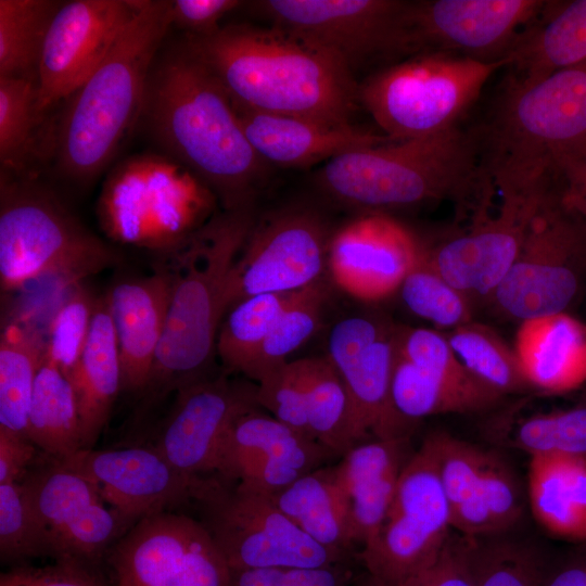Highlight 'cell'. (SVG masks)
<instances>
[{
  "label": "cell",
  "mask_w": 586,
  "mask_h": 586,
  "mask_svg": "<svg viewBox=\"0 0 586 586\" xmlns=\"http://www.w3.org/2000/svg\"><path fill=\"white\" fill-rule=\"evenodd\" d=\"M391 394L396 410L413 422L435 415L483 411L502 398L493 391H471L445 382L418 368L396 349Z\"/></svg>",
  "instance_id": "d590c367"
},
{
  "label": "cell",
  "mask_w": 586,
  "mask_h": 586,
  "mask_svg": "<svg viewBox=\"0 0 586 586\" xmlns=\"http://www.w3.org/2000/svg\"><path fill=\"white\" fill-rule=\"evenodd\" d=\"M243 3L238 0H175L171 1V25L187 35H209L221 27L219 22L227 14Z\"/></svg>",
  "instance_id": "11a10c76"
},
{
  "label": "cell",
  "mask_w": 586,
  "mask_h": 586,
  "mask_svg": "<svg viewBox=\"0 0 586 586\" xmlns=\"http://www.w3.org/2000/svg\"><path fill=\"white\" fill-rule=\"evenodd\" d=\"M331 234L326 221L306 207L256 219L231 270L228 310L253 295L290 293L323 279Z\"/></svg>",
  "instance_id": "2e32d148"
},
{
  "label": "cell",
  "mask_w": 586,
  "mask_h": 586,
  "mask_svg": "<svg viewBox=\"0 0 586 586\" xmlns=\"http://www.w3.org/2000/svg\"><path fill=\"white\" fill-rule=\"evenodd\" d=\"M335 457L316 440L257 408L232 424L216 474L272 496Z\"/></svg>",
  "instance_id": "cb8c5ba5"
},
{
  "label": "cell",
  "mask_w": 586,
  "mask_h": 586,
  "mask_svg": "<svg viewBox=\"0 0 586 586\" xmlns=\"http://www.w3.org/2000/svg\"><path fill=\"white\" fill-rule=\"evenodd\" d=\"M191 507L232 570L320 568L352 560L307 536L270 496L217 474L203 477Z\"/></svg>",
  "instance_id": "30bf717a"
},
{
  "label": "cell",
  "mask_w": 586,
  "mask_h": 586,
  "mask_svg": "<svg viewBox=\"0 0 586 586\" xmlns=\"http://www.w3.org/2000/svg\"><path fill=\"white\" fill-rule=\"evenodd\" d=\"M0 586H114L95 566L69 560L35 566L16 564L0 575Z\"/></svg>",
  "instance_id": "f5cc1de1"
},
{
  "label": "cell",
  "mask_w": 586,
  "mask_h": 586,
  "mask_svg": "<svg viewBox=\"0 0 586 586\" xmlns=\"http://www.w3.org/2000/svg\"><path fill=\"white\" fill-rule=\"evenodd\" d=\"M544 586H586V550L551 564Z\"/></svg>",
  "instance_id": "6f0895ef"
},
{
  "label": "cell",
  "mask_w": 586,
  "mask_h": 586,
  "mask_svg": "<svg viewBox=\"0 0 586 586\" xmlns=\"http://www.w3.org/2000/svg\"><path fill=\"white\" fill-rule=\"evenodd\" d=\"M445 336L469 372L489 388L502 396L531 388L514 348L488 327L470 321Z\"/></svg>",
  "instance_id": "ab89813d"
},
{
  "label": "cell",
  "mask_w": 586,
  "mask_h": 586,
  "mask_svg": "<svg viewBox=\"0 0 586 586\" xmlns=\"http://www.w3.org/2000/svg\"><path fill=\"white\" fill-rule=\"evenodd\" d=\"M270 497L316 543L351 558L357 556L351 539L347 501L335 466L320 467Z\"/></svg>",
  "instance_id": "1f68e13d"
},
{
  "label": "cell",
  "mask_w": 586,
  "mask_h": 586,
  "mask_svg": "<svg viewBox=\"0 0 586 586\" xmlns=\"http://www.w3.org/2000/svg\"><path fill=\"white\" fill-rule=\"evenodd\" d=\"M114 586H230L231 569L203 524L177 511L135 523L110 549Z\"/></svg>",
  "instance_id": "9a60e30c"
},
{
  "label": "cell",
  "mask_w": 586,
  "mask_h": 586,
  "mask_svg": "<svg viewBox=\"0 0 586 586\" xmlns=\"http://www.w3.org/2000/svg\"><path fill=\"white\" fill-rule=\"evenodd\" d=\"M451 518L426 438L406 462L384 520L357 557L370 575L398 586L440 556Z\"/></svg>",
  "instance_id": "7c38bea8"
},
{
  "label": "cell",
  "mask_w": 586,
  "mask_h": 586,
  "mask_svg": "<svg viewBox=\"0 0 586 586\" xmlns=\"http://www.w3.org/2000/svg\"><path fill=\"white\" fill-rule=\"evenodd\" d=\"M585 291L586 221L566 209L551 187L491 298L522 322L568 313Z\"/></svg>",
  "instance_id": "8fae6325"
},
{
  "label": "cell",
  "mask_w": 586,
  "mask_h": 586,
  "mask_svg": "<svg viewBox=\"0 0 586 586\" xmlns=\"http://www.w3.org/2000/svg\"><path fill=\"white\" fill-rule=\"evenodd\" d=\"M105 295L117 340L123 391L143 395L165 327L169 273L160 264L153 275L118 281Z\"/></svg>",
  "instance_id": "484cf974"
},
{
  "label": "cell",
  "mask_w": 586,
  "mask_h": 586,
  "mask_svg": "<svg viewBox=\"0 0 586 586\" xmlns=\"http://www.w3.org/2000/svg\"><path fill=\"white\" fill-rule=\"evenodd\" d=\"M511 443L530 456H586V405L538 413L522 420L514 430Z\"/></svg>",
  "instance_id": "bcb514c9"
},
{
  "label": "cell",
  "mask_w": 586,
  "mask_h": 586,
  "mask_svg": "<svg viewBox=\"0 0 586 586\" xmlns=\"http://www.w3.org/2000/svg\"><path fill=\"white\" fill-rule=\"evenodd\" d=\"M399 291L409 310L435 326L451 330L472 321L470 298L430 266L425 250Z\"/></svg>",
  "instance_id": "ee69618b"
},
{
  "label": "cell",
  "mask_w": 586,
  "mask_h": 586,
  "mask_svg": "<svg viewBox=\"0 0 586 586\" xmlns=\"http://www.w3.org/2000/svg\"><path fill=\"white\" fill-rule=\"evenodd\" d=\"M119 260L113 247L91 233L48 190L1 173L2 292L38 279L76 285Z\"/></svg>",
  "instance_id": "52a82bcc"
},
{
  "label": "cell",
  "mask_w": 586,
  "mask_h": 586,
  "mask_svg": "<svg viewBox=\"0 0 586 586\" xmlns=\"http://www.w3.org/2000/svg\"><path fill=\"white\" fill-rule=\"evenodd\" d=\"M476 131L494 188L523 191L546 182L552 156L586 139V61L535 81H509Z\"/></svg>",
  "instance_id": "8992f818"
},
{
  "label": "cell",
  "mask_w": 586,
  "mask_h": 586,
  "mask_svg": "<svg viewBox=\"0 0 586 586\" xmlns=\"http://www.w3.org/2000/svg\"><path fill=\"white\" fill-rule=\"evenodd\" d=\"M508 58L485 62L466 55L421 52L386 66L358 85L359 102L384 135L428 137L458 126L491 77Z\"/></svg>",
  "instance_id": "9c48e42d"
},
{
  "label": "cell",
  "mask_w": 586,
  "mask_h": 586,
  "mask_svg": "<svg viewBox=\"0 0 586 586\" xmlns=\"http://www.w3.org/2000/svg\"><path fill=\"white\" fill-rule=\"evenodd\" d=\"M472 565L474 586H544L551 563L527 543L476 537Z\"/></svg>",
  "instance_id": "7bdbcfd3"
},
{
  "label": "cell",
  "mask_w": 586,
  "mask_h": 586,
  "mask_svg": "<svg viewBox=\"0 0 586 586\" xmlns=\"http://www.w3.org/2000/svg\"><path fill=\"white\" fill-rule=\"evenodd\" d=\"M215 196L173 157L136 154L106 176L98 201L99 222L115 242L166 255L182 246L214 216Z\"/></svg>",
  "instance_id": "ba28073f"
},
{
  "label": "cell",
  "mask_w": 586,
  "mask_h": 586,
  "mask_svg": "<svg viewBox=\"0 0 586 586\" xmlns=\"http://www.w3.org/2000/svg\"><path fill=\"white\" fill-rule=\"evenodd\" d=\"M166 155L194 173L225 209L253 205L267 165L230 97L182 46L151 72L143 114Z\"/></svg>",
  "instance_id": "7a4b0ae2"
},
{
  "label": "cell",
  "mask_w": 586,
  "mask_h": 586,
  "mask_svg": "<svg viewBox=\"0 0 586 586\" xmlns=\"http://www.w3.org/2000/svg\"><path fill=\"white\" fill-rule=\"evenodd\" d=\"M527 495L535 520L548 533L586 543V456H531Z\"/></svg>",
  "instance_id": "4dcf8cb0"
},
{
  "label": "cell",
  "mask_w": 586,
  "mask_h": 586,
  "mask_svg": "<svg viewBox=\"0 0 586 586\" xmlns=\"http://www.w3.org/2000/svg\"><path fill=\"white\" fill-rule=\"evenodd\" d=\"M145 0H75L49 26L38 68L41 113L68 99L95 72Z\"/></svg>",
  "instance_id": "ac0fdd59"
},
{
  "label": "cell",
  "mask_w": 586,
  "mask_h": 586,
  "mask_svg": "<svg viewBox=\"0 0 586 586\" xmlns=\"http://www.w3.org/2000/svg\"><path fill=\"white\" fill-rule=\"evenodd\" d=\"M67 378L76 395L82 449H92L123 391L119 352L106 295L95 300L85 348Z\"/></svg>",
  "instance_id": "f1b7e54d"
},
{
  "label": "cell",
  "mask_w": 586,
  "mask_h": 586,
  "mask_svg": "<svg viewBox=\"0 0 586 586\" xmlns=\"http://www.w3.org/2000/svg\"><path fill=\"white\" fill-rule=\"evenodd\" d=\"M294 364L305 392L311 436L336 457L368 441L359 428L346 385L330 359L326 355L306 357Z\"/></svg>",
  "instance_id": "d6a6232c"
},
{
  "label": "cell",
  "mask_w": 586,
  "mask_h": 586,
  "mask_svg": "<svg viewBox=\"0 0 586 586\" xmlns=\"http://www.w3.org/2000/svg\"><path fill=\"white\" fill-rule=\"evenodd\" d=\"M182 47L231 101L251 111L332 125L352 124L358 85L336 55L280 29L227 24Z\"/></svg>",
  "instance_id": "6da1fadb"
},
{
  "label": "cell",
  "mask_w": 586,
  "mask_h": 586,
  "mask_svg": "<svg viewBox=\"0 0 586 586\" xmlns=\"http://www.w3.org/2000/svg\"><path fill=\"white\" fill-rule=\"evenodd\" d=\"M43 556L48 557L43 531L23 484L20 481L1 483V561L21 564L25 560Z\"/></svg>",
  "instance_id": "f6af8a7d"
},
{
  "label": "cell",
  "mask_w": 586,
  "mask_h": 586,
  "mask_svg": "<svg viewBox=\"0 0 586 586\" xmlns=\"http://www.w3.org/2000/svg\"><path fill=\"white\" fill-rule=\"evenodd\" d=\"M514 352L530 387L562 394L586 382V324L568 313L522 321Z\"/></svg>",
  "instance_id": "83f0119b"
},
{
  "label": "cell",
  "mask_w": 586,
  "mask_h": 586,
  "mask_svg": "<svg viewBox=\"0 0 586 586\" xmlns=\"http://www.w3.org/2000/svg\"><path fill=\"white\" fill-rule=\"evenodd\" d=\"M46 340L31 326L15 321L0 337V428L27 436V417ZM28 437V436H27Z\"/></svg>",
  "instance_id": "e575fe53"
},
{
  "label": "cell",
  "mask_w": 586,
  "mask_h": 586,
  "mask_svg": "<svg viewBox=\"0 0 586 586\" xmlns=\"http://www.w3.org/2000/svg\"><path fill=\"white\" fill-rule=\"evenodd\" d=\"M352 586H391L370 575L368 572L356 575Z\"/></svg>",
  "instance_id": "680465c9"
},
{
  "label": "cell",
  "mask_w": 586,
  "mask_h": 586,
  "mask_svg": "<svg viewBox=\"0 0 586 586\" xmlns=\"http://www.w3.org/2000/svg\"><path fill=\"white\" fill-rule=\"evenodd\" d=\"M20 482L37 513L48 557L95 566L132 526L98 485L63 459L40 453Z\"/></svg>",
  "instance_id": "5bb4252c"
},
{
  "label": "cell",
  "mask_w": 586,
  "mask_h": 586,
  "mask_svg": "<svg viewBox=\"0 0 586 586\" xmlns=\"http://www.w3.org/2000/svg\"><path fill=\"white\" fill-rule=\"evenodd\" d=\"M292 293L253 295L228 310L216 341V352L228 370L246 372Z\"/></svg>",
  "instance_id": "60d3db41"
},
{
  "label": "cell",
  "mask_w": 586,
  "mask_h": 586,
  "mask_svg": "<svg viewBox=\"0 0 586 586\" xmlns=\"http://www.w3.org/2000/svg\"><path fill=\"white\" fill-rule=\"evenodd\" d=\"M547 1L430 0L408 2L410 56L443 51L493 62L507 58Z\"/></svg>",
  "instance_id": "e0dca14e"
},
{
  "label": "cell",
  "mask_w": 586,
  "mask_h": 586,
  "mask_svg": "<svg viewBox=\"0 0 586 586\" xmlns=\"http://www.w3.org/2000/svg\"><path fill=\"white\" fill-rule=\"evenodd\" d=\"M249 3L269 26L333 53L352 72L366 62L409 56L408 1L263 0Z\"/></svg>",
  "instance_id": "4fadbf2b"
},
{
  "label": "cell",
  "mask_w": 586,
  "mask_h": 586,
  "mask_svg": "<svg viewBox=\"0 0 586 586\" xmlns=\"http://www.w3.org/2000/svg\"><path fill=\"white\" fill-rule=\"evenodd\" d=\"M408 449L409 437L371 438L354 446L335 464L356 550L362 548L384 520L400 473L413 454Z\"/></svg>",
  "instance_id": "4316f807"
},
{
  "label": "cell",
  "mask_w": 586,
  "mask_h": 586,
  "mask_svg": "<svg viewBox=\"0 0 586 586\" xmlns=\"http://www.w3.org/2000/svg\"><path fill=\"white\" fill-rule=\"evenodd\" d=\"M253 205L214 215L182 246L162 255L170 278L163 335L141 412L208 375L232 267L255 222Z\"/></svg>",
  "instance_id": "3957f363"
},
{
  "label": "cell",
  "mask_w": 586,
  "mask_h": 586,
  "mask_svg": "<svg viewBox=\"0 0 586 586\" xmlns=\"http://www.w3.org/2000/svg\"><path fill=\"white\" fill-rule=\"evenodd\" d=\"M256 400L275 419L314 438L307 421L304 387L294 361L275 367L256 382Z\"/></svg>",
  "instance_id": "681fc988"
},
{
  "label": "cell",
  "mask_w": 586,
  "mask_h": 586,
  "mask_svg": "<svg viewBox=\"0 0 586 586\" xmlns=\"http://www.w3.org/2000/svg\"><path fill=\"white\" fill-rule=\"evenodd\" d=\"M63 460L90 477L105 502L132 525L191 506L204 477L178 470L151 445L81 449Z\"/></svg>",
  "instance_id": "7402d4cb"
},
{
  "label": "cell",
  "mask_w": 586,
  "mask_h": 586,
  "mask_svg": "<svg viewBox=\"0 0 586 586\" xmlns=\"http://www.w3.org/2000/svg\"><path fill=\"white\" fill-rule=\"evenodd\" d=\"M37 82L0 77V161L4 174H20L34 154L41 112Z\"/></svg>",
  "instance_id": "b9f144b4"
},
{
  "label": "cell",
  "mask_w": 586,
  "mask_h": 586,
  "mask_svg": "<svg viewBox=\"0 0 586 586\" xmlns=\"http://www.w3.org/2000/svg\"><path fill=\"white\" fill-rule=\"evenodd\" d=\"M39 454L27 436L0 428V484L20 481Z\"/></svg>",
  "instance_id": "9f6ffc18"
},
{
  "label": "cell",
  "mask_w": 586,
  "mask_h": 586,
  "mask_svg": "<svg viewBox=\"0 0 586 586\" xmlns=\"http://www.w3.org/2000/svg\"><path fill=\"white\" fill-rule=\"evenodd\" d=\"M510 82L526 84L586 61V0L547 1L507 54Z\"/></svg>",
  "instance_id": "f546056e"
},
{
  "label": "cell",
  "mask_w": 586,
  "mask_h": 586,
  "mask_svg": "<svg viewBox=\"0 0 586 586\" xmlns=\"http://www.w3.org/2000/svg\"><path fill=\"white\" fill-rule=\"evenodd\" d=\"M95 300L86 289L76 284L49 321L44 357L66 377L85 348Z\"/></svg>",
  "instance_id": "c3c4849f"
},
{
  "label": "cell",
  "mask_w": 586,
  "mask_h": 586,
  "mask_svg": "<svg viewBox=\"0 0 586 586\" xmlns=\"http://www.w3.org/2000/svg\"><path fill=\"white\" fill-rule=\"evenodd\" d=\"M425 247L396 219L368 212L332 232L328 271L336 286L364 302L399 290Z\"/></svg>",
  "instance_id": "603a6c76"
},
{
  "label": "cell",
  "mask_w": 586,
  "mask_h": 586,
  "mask_svg": "<svg viewBox=\"0 0 586 586\" xmlns=\"http://www.w3.org/2000/svg\"><path fill=\"white\" fill-rule=\"evenodd\" d=\"M355 576L349 562L320 568L231 569L230 586H351Z\"/></svg>",
  "instance_id": "f907efd6"
},
{
  "label": "cell",
  "mask_w": 586,
  "mask_h": 586,
  "mask_svg": "<svg viewBox=\"0 0 586 586\" xmlns=\"http://www.w3.org/2000/svg\"><path fill=\"white\" fill-rule=\"evenodd\" d=\"M60 7L50 0H0V77L37 82L44 39Z\"/></svg>",
  "instance_id": "8d00e7d4"
},
{
  "label": "cell",
  "mask_w": 586,
  "mask_h": 586,
  "mask_svg": "<svg viewBox=\"0 0 586 586\" xmlns=\"http://www.w3.org/2000/svg\"><path fill=\"white\" fill-rule=\"evenodd\" d=\"M316 181L334 201L368 212L444 200L483 209L493 189L477 132L459 126L348 151L326 162Z\"/></svg>",
  "instance_id": "277c9868"
},
{
  "label": "cell",
  "mask_w": 586,
  "mask_h": 586,
  "mask_svg": "<svg viewBox=\"0 0 586 586\" xmlns=\"http://www.w3.org/2000/svg\"><path fill=\"white\" fill-rule=\"evenodd\" d=\"M27 436L46 456L66 459L82 449L81 424L69 379L44 357L29 404Z\"/></svg>",
  "instance_id": "836d02e7"
},
{
  "label": "cell",
  "mask_w": 586,
  "mask_h": 586,
  "mask_svg": "<svg viewBox=\"0 0 586 586\" xmlns=\"http://www.w3.org/2000/svg\"><path fill=\"white\" fill-rule=\"evenodd\" d=\"M257 408L256 384L208 374L175 392L151 446L189 475L216 474L232 424Z\"/></svg>",
  "instance_id": "d6986e66"
},
{
  "label": "cell",
  "mask_w": 586,
  "mask_h": 586,
  "mask_svg": "<svg viewBox=\"0 0 586 586\" xmlns=\"http://www.w3.org/2000/svg\"><path fill=\"white\" fill-rule=\"evenodd\" d=\"M475 540L476 537L451 532L434 563L398 586H474Z\"/></svg>",
  "instance_id": "816d5d0a"
},
{
  "label": "cell",
  "mask_w": 586,
  "mask_h": 586,
  "mask_svg": "<svg viewBox=\"0 0 586 586\" xmlns=\"http://www.w3.org/2000/svg\"><path fill=\"white\" fill-rule=\"evenodd\" d=\"M327 296L323 279L294 291L244 375L258 382L269 370L289 362V356L319 328Z\"/></svg>",
  "instance_id": "f35d334b"
},
{
  "label": "cell",
  "mask_w": 586,
  "mask_h": 586,
  "mask_svg": "<svg viewBox=\"0 0 586 586\" xmlns=\"http://www.w3.org/2000/svg\"><path fill=\"white\" fill-rule=\"evenodd\" d=\"M394 339L396 352L428 373L467 390L495 392L469 372L445 334L424 328L395 327Z\"/></svg>",
  "instance_id": "7dc6e473"
},
{
  "label": "cell",
  "mask_w": 586,
  "mask_h": 586,
  "mask_svg": "<svg viewBox=\"0 0 586 586\" xmlns=\"http://www.w3.org/2000/svg\"><path fill=\"white\" fill-rule=\"evenodd\" d=\"M171 1L145 0L95 72L68 99L56 155L77 181L99 175L143 114L153 60L171 25Z\"/></svg>",
  "instance_id": "5b68a950"
},
{
  "label": "cell",
  "mask_w": 586,
  "mask_h": 586,
  "mask_svg": "<svg viewBox=\"0 0 586 586\" xmlns=\"http://www.w3.org/2000/svg\"><path fill=\"white\" fill-rule=\"evenodd\" d=\"M550 189L500 192L494 216L480 219L467 232L425 249V258L448 283L472 297H491L513 265L528 226Z\"/></svg>",
  "instance_id": "44dd1931"
},
{
  "label": "cell",
  "mask_w": 586,
  "mask_h": 586,
  "mask_svg": "<svg viewBox=\"0 0 586 586\" xmlns=\"http://www.w3.org/2000/svg\"><path fill=\"white\" fill-rule=\"evenodd\" d=\"M550 176L561 204L586 221V139L552 156Z\"/></svg>",
  "instance_id": "db71d44e"
},
{
  "label": "cell",
  "mask_w": 586,
  "mask_h": 586,
  "mask_svg": "<svg viewBox=\"0 0 586 586\" xmlns=\"http://www.w3.org/2000/svg\"><path fill=\"white\" fill-rule=\"evenodd\" d=\"M232 104L249 142L269 166L308 167L320 162L326 163L348 151L394 141L385 135L353 124L332 125L255 112L233 102Z\"/></svg>",
  "instance_id": "d4e9b609"
},
{
  "label": "cell",
  "mask_w": 586,
  "mask_h": 586,
  "mask_svg": "<svg viewBox=\"0 0 586 586\" xmlns=\"http://www.w3.org/2000/svg\"><path fill=\"white\" fill-rule=\"evenodd\" d=\"M523 513V498L511 468L491 453L483 479L471 499L451 512L457 532L485 537L511 528Z\"/></svg>",
  "instance_id": "74e56055"
},
{
  "label": "cell",
  "mask_w": 586,
  "mask_h": 586,
  "mask_svg": "<svg viewBox=\"0 0 586 586\" xmlns=\"http://www.w3.org/2000/svg\"><path fill=\"white\" fill-rule=\"evenodd\" d=\"M395 327L370 315H352L330 330L327 357L342 377L361 432L369 438L409 437L413 421L391 394Z\"/></svg>",
  "instance_id": "ffe728a7"
}]
</instances>
